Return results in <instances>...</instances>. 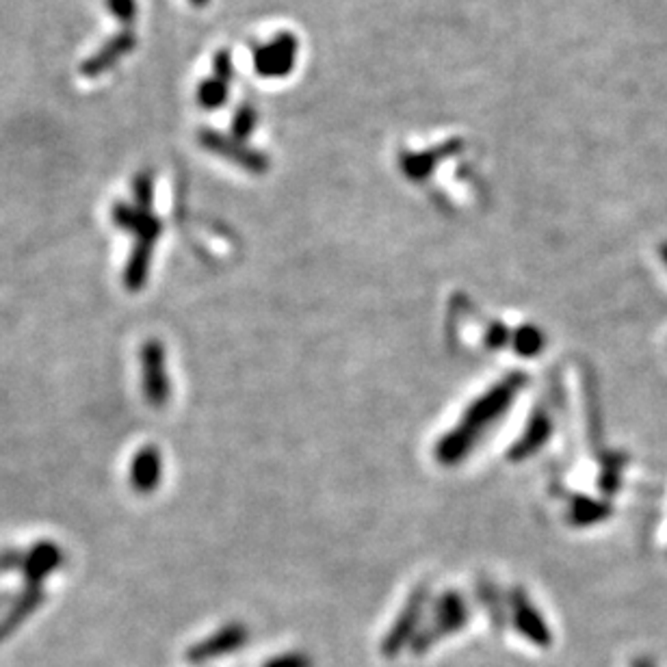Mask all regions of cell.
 Masks as SVG:
<instances>
[{
    "label": "cell",
    "instance_id": "obj_3",
    "mask_svg": "<svg viewBox=\"0 0 667 667\" xmlns=\"http://www.w3.org/2000/svg\"><path fill=\"white\" fill-rule=\"evenodd\" d=\"M199 144H202L206 150L215 152V154L234 161L236 165L245 167V170H250V171L267 170L265 156L259 154V152L245 148L241 141L228 139V136L222 133H215V130H202V133H199Z\"/></svg>",
    "mask_w": 667,
    "mask_h": 667
},
{
    "label": "cell",
    "instance_id": "obj_13",
    "mask_svg": "<svg viewBox=\"0 0 667 667\" xmlns=\"http://www.w3.org/2000/svg\"><path fill=\"white\" fill-rule=\"evenodd\" d=\"M197 98L202 107L217 109L222 107L225 98H228V87H225V83L219 81V78H208V81H204L202 85H199Z\"/></svg>",
    "mask_w": 667,
    "mask_h": 667
},
{
    "label": "cell",
    "instance_id": "obj_16",
    "mask_svg": "<svg viewBox=\"0 0 667 667\" xmlns=\"http://www.w3.org/2000/svg\"><path fill=\"white\" fill-rule=\"evenodd\" d=\"M152 191H154V182H152L150 173H139V176L135 178V197L139 208L150 210Z\"/></svg>",
    "mask_w": 667,
    "mask_h": 667
},
{
    "label": "cell",
    "instance_id": "obj_19",
    "mask_svg": "<svg viewBox=\"0 0 667 667\" xmlns=\"http://www.w3.org/2000/svg\"><path fill=\"white\" fill-rule=\"evenodd\" d=\"M215 76L224 83L233 78V57L228 52H219L217 59H215Z\"/></svg>",
    "mask_w": 667,
    "mask_h": 667
},
{
    "label": "cell",
    "instance_id": "obj_22",
    "mask_svg": "<svg viewBox=\"0 0 667 667\" xmlns=\"http://www.w3.org/2000/svg\"><path fill=\"white\" fill-rule=\"evenodd\" d=\"M661 259H663L667 262V245H663V248H661Z\"/></svg>",
    "mask_w": 667,
    "mask_h": 667
},
{
    "label": "cell",
    "instance_id": "obj_1",
    "mask_svg": "<svg viewBox=\"0 0 667 667\" xmlns=\"http://www.w3.org/2000/svg\"><path fill=\"white\" fill-rule=\"evenodd\" d=\"M295 35L282 33L267 46H260L254 55V67L262 78H285L295 67L297 57Z\"/></svg>",
    "mask_w": 667,
    "mask_h": 667
},
{
    "label": "cell",
    "instance_id": "obj_15",
    "mask_svg": "<svg viewBox=\"0 0 667 667\" xmlns=\"http://www.w3.org/2000/svg\"><path fill=\"white\" fill-rule=\"evenodd\" d=\"M107 9L122 24H133L136 18V0H104Z\"/></svg>",
    "mask_w": 667,
    "mask_h": 667
},
{
    "label": "cell",
    "instance_id": "obj_12",
    "mask_svg": "<svg viewBox=\"0 0 667 667\" xmlns=\"http://www.w3.org/2000/svg\"><path fill=\"white\" fill-rule=\"evenodd\" d=\"M516 619H518L520 633L527 635L531 642L542 644V645L550 642V635H549V628H546L544 619L538 616V611H535L531 605H527V602H520L518 609H516Z\"/></svg>",
    "mask_w": 667,
    "mask_h": 667
},
{
    "label": "cell",
    "instance_id": "obj_7",
    "mask_svg": "<svg viewBox=\"0 0 667 667\" xmlns=\"http://www.w3.org/2000/svg\"><path fill=\"white\" fill-rule=\"evenodd\" d=\"M464 622H466V609L460 602V598H446V601L443 602V609H440V613H438V619H435V624L427 630V633L420 635L418 642L414 644L417 645L414 650H417V653H425V650H427L435 639L453 633V630H458Z\"/></svg>",
    "mask_w": 667,
    "mask_h": 667
},
{
    "label": "cell",
    "instance_id": "obj_21",
    "mask_svg": "<svg viewBox=\"0 0 667 667\" xmlns=\"http://www.w3.org/2000/svg\"><path fill=\"white\" fill-rule=\"evenodd\" d=\"M191 3H193V4H196V7H204V4H206V3H208V0H191Z\"/></svg>",
    "mask_w": 667,
    "mask_h": 667
},
{
    "label": "cell",
    "instance_id": "obj_5",
    "mask_svg": "<svg viewBox=\"0 0 667 667\" xmlns=\"http://www.w3.org/2000/svg\"><path fill=\"white\" fill-rule=\"evenodd\" d=\"M141 362H144V391L150 403L159 406L167 399V377L162 366V347L159 343H148L141 349Z\"/></svg>",
    "mask_w": 667,
    "mask_h": 667
},
{
    "label": "cell",
    "instance_id": "obj_9",
    "mask_svg": "<svg viewBox=\"0 0 667 667\" xmlns=\"http://www.w3.org/2000/svg\"><path fill=\"white\" fill-rule=\"evenodd\" d=\"M161 475V458L152 446H145L136 453L133 461V469H130V481L139 492H150L152 487L159 483Z\"/></svg>",
    "mask_w": 667,
    "mask_h": 667
},
{
    "label": "cell",
    "instance_id": "obj_10",
    "mask_svg": "<svg viewBox=\"0 0 667 667\" xmlns=\"http://www.w3.org/2000/svg\"><path fill=\"white\" fill-rule=\"evenodd\" d=\"M460 141H451V144L440 145V148L427 150V152H417V154H406L401 159V170L408 173L409 178L418 180V178H425L429 171L434 170L435 162L443 161L444 156L453 154V152H460Z\"/></svg>",
    "mask_w": 667,
    "mask_h": 667
},
{
    "label": "cell",
    "instance_id": "obj_8",
    "mask_svg": "<svg viewBox=\"0 0 667 667\" xmlns=\"http://www.w3.org/2000/svg\"><path fill=\"white\" fill-rule=\"evenodd\" d=\"M41 602H44V587L33 585V583H26L24 592L15 598V601L12 602V607H9V613H4V618L0 619V639L7 637V635L12 633L18 624H22L24 619L41 605Z\"/></svg>",
    "mask_w": 667,
    "mask_h": 667
},
{
    "label": "cell",
    "instance_id": "obj_2",
    "mask_svg": "<svg viewBox=\"0 0 667 667\" xmlns=\"http://www.w3.org/2000/svg\"><path fill=\"white\" fill-rule=\"evenodd\" d=\"M136 46V38L133 31H124V33L113 35L111 39L104 41L100 46L98 52H93L89 59L83 61L81 66V75L85 78H98L102 75H107L109 70H113L124 57H128L130 52L135 50Z\"/></svg>",
    "mask_w": 667,
    "mask_h": 667
},
{
    "label": "cell",
    "instance_id": "obj_14",
    "mask_svg": "<svg viewBox=\"0 0 667 667\" xmlns=\"http://www.w3.org/2000/svg\"><path fill=\"white\" fill-rule=\"evenodd\" d=\"M256 128V111L251 107H241L233 119V133L236 139H248Z\"/></svg>",
    "mask_w": 667,
    "mask_h": 667
},
{
    "label": "cell",
    "instance_id": "obj_4",
    "mask_svg": "<svg viewBox=\"0 0 667 667\" xmlns=\"http://www.w3.org/2000/svg\"><path fill=\"white\" fill-rule=\"evenodd\" d=\"M63 561H66V555H63L59 544L50 542V540H41V542H35L24 553L22 575H24L26 583L41 585L46 576L61 568Z\"/></svg>",
    "mask_w": 667,
    "mask_h": 667
},
{
    "label": "cell",
    "instance_id": "obj_18",
    "mask_svg": "<svg viewBox=\"0 0 667 667\" xmlns=\"http://www.w3.org/2000/svg\"><path fill=\"white\" fill-rule=\"evenodd\" d=\"M22 564H24L22 550H18V549L0 550V572H13V570L22 572Z\"/></svg>",
    "mask_w": 667,
    "mask_h": 667
},
{
    "label": "cell",
    "instance_id": "obj_17",
    "mask_svg": "<svg viewBox=\"0 0 667 667\" xmlns=\"http://www.w3.org/2000/svg\"><path fill=\"white\" fill-rule=\"evenodd\" d=\"M262 667H312V661L302 653H291V654L276 656V659L267 661Z\"/></svg>",
    "mask_w": 667,
    "mask_h": 667
},
{
    "label": "cell",
    "instance_id": "obj_6",
    "mask_svg": "<svg viewBox=\"0 0 667 667\" xmlns=\"http://www.w3.org/2000/svg\"><path fill=\"white\" fill-rule=\"evenodd\" d=\"M245 639H248V630H245L243 627H225L219 630V633L210 635L208 639H204L202 644L193 645L187 656H189V661H196V663H199V661L213 659V656L234 653V650L239 648Z\"/></svg>",
    "mask_w": 667,
    "mask_h": 667
},
{
    "label": "cell",
    "instance_id": "obj_11",
    "mask_svg": "<svg viewBox=\"0 0 667 667\" xmlns=\"http://www.w3.org/2000/svg\"><path fill=\"white\" fill-rule=\"evenodd\" d=\"M418 613H420V601L418 598H414L412 602H409V607L403 611V616L397 619V624L392 627L391 635H388L386 639H383L382 644V653L386 656H395L399 650H401V645L406 639H409V635L414 633V627H417V619H418Z\"/></svg>",
    "mask_w": 667,
    "mask_h": 667
},
{
    "label": "cell",
    "instance_id": "obj_20",
    "mask_svg": "<svg viewBox=\"0 0 667 667\" xmlns=\"http://www.w3.org/2000/svg\"><path fill=\"white\" fill-rule=\"evenodd\" d=\"M12 601V593H0V609H4V605H9Z\"/></svg>",
    "mask_w": 667,
    "mask_h": 667
}]
</instances>
